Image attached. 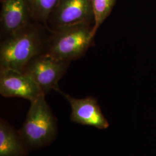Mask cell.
Masks as SVG:
<instances>
[{
  "instance_id": "12",
  "label": "cell",
  "mask_w": 156,
  "mask_h": 156,
  "mask_svg": "<svg viewBox=\"0 0 156 156\" xmlns=\"http://www.w3.org/2000/svg\"><path fill=\"white\" fill-rule=\"evenodd\" d=\"M2 1V0H1V1Z\"/></svg>"
},
{
  "instance_id": "2",
  "label": "cell",
  "mask_w": 156,
  "mask_h": 156,
  "mask_svg": "<svg viewBox=\"0 0 156 156\" xmlns=\"http://www.w3.org/2000/svg\"><path fill=\"white\" fill-rule=\"evenodd\" d=\"M19 133L28 148L33 149L49 145L56 138L57 120L45 95L30 102L25 120Z\"/></svg>"
},
{
  "instance_id": "5",
  "label": "cell",
  "mask_w": 156,
  "mask_h": 156,
  "mask_svg": "<svg viewBox=\"0 0 156 156\" xmlns=\"http://www.w3.org/2000/svg\"><path fill=\"white\" fill-rule=\"evenodd\" d=\"M84 23L94 24L90 0H60L49 17L46 26L53 31Z\"/></svg>"
},
{
  "instance_id": "3",
  "label": "cell",
  "mask_w": 156,
  "mask_h": 156,
  "mask_svg": "<svg viewBox=\"0 0 156 156\" xmlns=\"http://www.w3.org/2000/svg\"><path fill=\"white\" fill-rule=\"evenodd\" d=\"M93 26L79 24L51 31L45 53L67 62L82 57L93 43Z\"/></svg>"
},
{
  "instance_id": "1",
  "label": "cell",
  "mask_w": 156,
  "mask_h": 156,
  "mask_svg": "<svg viewBox=\"0 0 156 156\" xmlns=\"http://www.w3.org/2000/svg\"><path fill=\"white\" fill-rule=\"evenodd\" d=\"M51 31L33 22L4 38L0 45V69L22 71L35 56L45 53Z\"/></svg>"
},
{
  "instance_id": "9",
  "label": "cell",
  "mask_w": 156,
  "mask_h": 156,
  "mask_svg": "<svg viewBox=\"0 0 156 156\" xmlns=\"http://www.w3.org/2000/svg\"><path fill=\"white\" fill-rule=\"evenodd\" d=\"M28 147L19 131L1 119L0 120V156H26Z\"/></svg>"
},
{
  "instance_id": "6",
  "label": "cell",
  "mask_w": 156,
  "mask_h": 156,
  "mask_svg": "<svg viewBox=\"0 0 156 156\" xmlns=\"http://www.w3.org/2000/svg\"><path fill=\"white\" fill-rule=\"evenodd\" d=\"M0 94L6 98H21L30 102L44 95L27 73L9 68L0 69Z\"/></svg>"
},
{
  "instance_id": "11",
  "label": "cell",
  "mask_w": 156,
  "mask_h": 156,
  "mask_svg": "<svg viewBox=\"0 0 156 156\" xmlns=\"http://www.w3.org/2000/svg\"><path fill=\"white\" fill-rule=\"evenodd\" d=\"M90 1L94 18V24L93 32L95 35L101 25L110 15L116 0Z\"/></svg>"
},
{
  "instance_id": "8",
  "label": "cell",
  "mask_w": 156,
  "mask_h": 156,
  "mask_svg": "<svg viewBox=\"0 0 156 156\" xmlns=\"http://www.w3.org/2000/svg\"><path fill=\"white\" fill-rule=\"evenodd\" d=\"M1 30L4 38L34 22L27 0H2Z\"/></svg>"
},
{
  "instance_id": "7",
  "label": "cell",
  "mask_w": 156,
  "mask_h": 156,
  "mask_svg": "<svg viewBox=\"0 0 156 156\" xmlns=\"http://www.w3.org/2000/svg\"><path fill=\"white\" fill-rule=\"evenodd\" d=\"M66 98L71 108L70 119L74 123L93 127L100 129H106L109 124L101 111L97 100L93 97L77 98L59 92Z\"/></svg>"
},
{
  "instance_id": "10",
  "label": "cell",
  "mask_w": 156,
  "mask_h": 156,
  "mask_svg": "<svg viewBox=\"0 0 156 156\" xmlns=\"http://www.w3.org/2000/svg\"><path fill=\"white\" fill-rule=\"evenodd\" d=\"M59 1L60 0H27L34 22L46 26L49 17Z\"/></svg>"
},
{
  "instance_id": "4",
  "label": "cell",
  "mask_w": 156,
  "mask_h": 156,
  "mask_svg": "<svg viewBox=\"0 0 156 156\" xmlns=\"http://www.w3.org/2000/svg\"><path fill=\"white\" fill-rule=\"evenodd\" d=\"M70 64V62L56 58L46 53L35 56L22 71L27 73L38 84L44 94L51 90L60 92L58 82Z\"/></svg>"
}]
</instances>
